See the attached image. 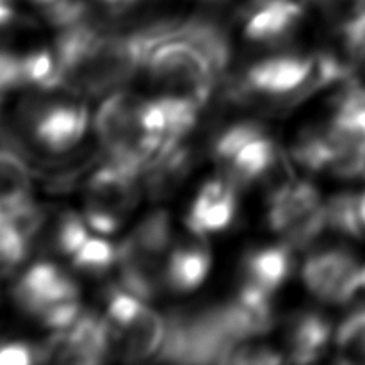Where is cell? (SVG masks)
<instances>
[{"instance_id": "cell-25", "label": "cell", "mask_w": 365, "mask_h": 365, "mask_svg": "<svg viewBox=\"0 0 365 365\" xmlns=\"http://www.w3.org/2000/svg\"><path fill=\"white\" fill-rule=\"evenodd\" d=\"M89 239L84 220L73 212L64 214L53 232V246L63 255L73 257Z\"/></svg>"}, {"instance_id": "cell-22", "label": "cell", "mask_w": 365, "mask_h": 365, "mask_svg": "<svg viewBox=\"0 0 365 365\" xmlns=\"http://www.w3.org/2000/svg\"><path fill=\"white\" fill-rule=\"evenodd\" d=\"M292 155L310 171L331 170L335 150L327 130H307L296 139Z\"/></svg>"}, {"instance_id": "cell-13", "label": "cell", "mask_w": 365, "mask_h": 365, "mask_svg": "<svg viewBox=\"0 0 365 365\" xmlns=\"http://www.w3.org/2000/svg\"><path fill=\"white\" fill-rule=\"evenodd\" d=\"M237 209L235 185L225 178H212L196 195L187 214L189 230L198 237L225 230L234 221Z\"/></svg>"}, {"instance_id": "cell-24", "label": "cell", "mask_w": 365, "mask_h": 365, "mask_svg": "<svg viewBox=\"0 0 365 365\" xmlns=\"http://www.w3.org/2000/svg\"><path fill=\"white\" fill-rule=\"evenodd\" d=\"M73 266L77 269L88 271V273H100L109 269L118 262V248L103 239H91L82 245V248L71 257Z\"/></svg>"}, {"instance_id": "cell-4", "label": "cell", "mask_w": 365, "mask_h": 365, "mask_svg": "<svg viewBox=\"0 0 365 365\" xmlns=\"http://www.w3.org/2000/svg\"><path fill=\"white\" fill-rule=\"evenodd\" d=\"M171 242V220L166 210L148 214L118 248L123 289L141 299L155 298L166 282L164 255Z\"/></svg>"}, {"instance_id": "cell-17", "label": "cell", "mask_w": 365, "mask_h": 365, "mask_svg": "<svg viewBox=\"0 0 365 365\" xmlns=\"http://www.w3.org/2000/svg\"><path fill=\"white\" fill-rule=\"evenodd\" d=\"M331 339V327L319 314H299L289 324L287 346L291 359L309 364L319 359Z\"/></svg>"}, {"instance_id": "cell-9", "label": "cell", "mask_w": 365, "mask_h": 365, "mask_svg": "<svg viewBox=\"0 0 365 365\" xmlns=\"http://www.w3.org/2000/svg\"><path fill=\"white\" fill-rule=\"evenodd\" d=\"M20 121L36 146L50 153H64L81 143L88 130V110L70 100H27Z\"/></svg>"}, {"instance_id": "cell-23", "label": "cell", "mask_w": 365, "mask_h": 365, "mask_svg": "<svg viewBox=\"0 0 365 365\" xmlns=\"http://www.w3.org/2000/svg\"><path fill=\"white\" fill-rule=\"evenodd\" d=\"M324 205H327L328 228H334L351 237H360L364 234L365 225L360 216L359 196L339 195Z\"/></svg>"}, {"instance_id": "cell-7", "label": "cell", "mask_w": 365, "mask_h": 365, "mask_svg": "<svg viewBox=\"0 0 365 365\" xmlns=\"http://www.w3.org/2000/svg\"><path fill=\"white\" fill-rule=\"evenodd\" d=\"M143 302L127 289H113L107 296V319L113 328L114 349L128 362L159 355L166 337V319Z\"/></svg>"}, {"instance_id": "cell-31", "label": "cell", "mask_w": 365, "mask_h": 365, "mask_svg": "<svg viewBox=\"0 0 365 365\" xmlns=\"http://www.w3.org/2000/svg\"><path fill=\"white\" fill-rule=\"evenodd\" d=\"M364 57H365V56H364Z\"/></svg>"}, {"instance_id": "cell-5", "label": "cell", "mask_w": 365, "mask_h": 365, "mask_svg": "<svg viewBox=\"0 0 365 365\" xmlns=\"http://www.w3.org/2000/svg\"><path fill=\"white\" fill-rule=\"evenodd\" d=\"M346 68L330 57L282 56L253 64L242 81V91L262 98H289L303 95L305 88L342 78Z\"/></svg>"}, {"instance_id": "cell-28", "label": "cell", "mask_w": 365, "mask_h": 365, "mask_svg": "<svg viewBox=\"0 0 365 365\" xmlns=\"http://www.w3.org/2000/svg\"><path fill=\"white\" fill-rule=\"evenodd\" d=\"M102 4H107V6L113 7H128L135 2H141V0H100Z\"/></svg>"}, {"instance_id": "cell-14", "label": "cell", "mask_w": 365, "mask_h": 365, "mask_svg": "<svg viewBox=\"0 0 365 365\" xmlns=\"http://www.w3.org/2000/svg\"><path fill=\"white\" fill-rule=\"evenodd\" d=\"M303 16L296 0H259L248 14L245 34L250 41L277 43L289 38Z\"/></svg>"}, {"instance_id": "cell-18", "label": "cell", "mask_w": 365, "mask_h": 365, "mask_svg": "<svg viewBox=\"0 0 365 365\" xmlns=\"http://www.w3.org/2000/svg\"><path fill=\"white\" fill-rule=\"evenodd\" d=\"M210 271V253L203 246L187 245L175 248L166 262V284L177 292L200 287Z\"/></svg>"}, {"instance_id": "cell-6", "label": "cell", "mask_w": 365, "mask_h": 365, "mask_svg": "<svg viewBox=\"0 0 365 365\" xmlns=\"http://www.w3.org/2000/svg\"><path fill=\"white\" fill-rule=\"evenodd\" d=\"M267 223L289 248H307L328 228L327 205L309 182L285 178L274 185Z\"/></svg>"}, {"instance_id": "cell-29", "label": "cell", "mask_w": 365, "mask_h": 365, "mask_svg": "<svg viewBox=\"0 0 365 365\" xmlns=\"http://www.w3.org/2000/svg\"><path fill=\"white\" fill-rule=\"evenodd\" d=\"M359 205H360V216H362V221L365 225V191L359 196Z\"/></svg>"}, {"instance_id": "cell-3", "label": "cell", "mask_w": 365, "mask_h": 365, "mask_svg": "<svg viewBox=\"0 0 365 365\" xmlns=\"http://www.w3.org/2000/svg\"><path fill=\"white\" fill-rule=\"evenodd\" d=\"M146 100L127 91L107 96L95 116V132L110 160L145 171L160 153V143L150 134L143 118Z\"/></svg>"}, {"instance_id": "cell-16", "label": "cell", "mask_w": 365, "mask_h": 365, "mask_svg": "<svg viewBox=\"0 0 365 365\" xmlns=\"http://www.w3.org/2000/svg\"><path fill=\"white\" fill-rule=\"evenodd\" d=\"M32 177L16 152L0 146V221L32 203Z\"/></svg>"}, {"instance_id": "cell-27", "label": "cell", "mask_w": 365, "mask_h": 365, "mask_svg": "<svg viewBox=\"0 0 365 365\" xmlns=\"http://www.w3.org/2000/svg\"><path fill=\"white\" fill-rule=\"evenodd\" d=\"M45 356V349H36L24 342H7L0 346V365H27Z\"/></svg>"}, {"instance_id": "cell-26", "label": "cell", "mask_w": 365, "mask_h": 365, "mask_svg": "<svg viewBox=\"0 0 365 365\" xmlns=\"http://www.w3.org/2000/svg\"><path fill=\"white\" fill-rule=\"evenodd\" d=\"M282 356L274 349L262 344L242 342L230 356L228 364H280Z\"/></svg>"}, {"instance_id": "cell-10", "label": "cell", "mask_w": 365, "mask_h": 365, "mask_svg": "<svg viewBox=\"0 0 365 365\" xmlns=\"http://www.w3.org/2000/svg\"><path fill=\"white\" fill-rule=\"evenodd\" d=\"M53 353L59 362L98 364L114 351L113 328L107 317L98 314H82L70 328L59 331L45 349Z\"/></svg>"}, {"instance_id": "cell-2", "label": "cell", "mask_w": 365, "mask_h": 365, "mask_svg": "<svg viewBox=\"0 0 365 365\" xmlns=\"http://www.w3.org/2000/svg\"><path fill=\"white\" fill-rule=\"evenodd\" d=\"M228 59L230 45L220 25L191 20L180 24L177 36L153 50L146 70L164 95L184 96L203 107Z\"/></svg>"}, {"instance_id": "cell-12", "label": "cell", "mask_w": 365, "mask_h": 365, "mask_svg": "<svg viewBox=\"0 0 365 365\" xmlns=\"http://www.w3.org/2000/svg\"><path fill=\"white\" fill-rule=\"evenodd\" d=\"M356 267L359 264L355 257L346 250H324L307 259L303 282L309 291L323 302L344 303Z\"/></svg>"}, {"instance_id": "cell-20", "label": "cell", "mask_w": 365, "mask_h": 365, "mask_svg": "<svg viewBox=\"0 0 365 365\" xmlns=\"http://www.w3.org/2000/svg\"><path fill=\"white\" fill-rule=\"evenodd\" d=\"M291 271L289 246H269L253 252L246 260V282L273 294Z\"/></svg>"}, {"instance_id": "cell-21", "label": "cell", "mask_w": 365, "mask_h": 365, "mask_svg": "<svg viewBox=\"0 0 365 365\" xmlns=\"http://www.w3.org/2000/svg\"><path fill=\"white\" fill-rule=\"evenodd\" d=\"M191 170V152L182 145L155 157L146 168V189L152 198L171 195Z\"/></svg>"}, {"instance_id": "cell-19", "label": "cell", "mask_w": 365, "mask_h": 365, "mask_svg": "<svg viewBox=\"0 0 365 365\" xmlns=\"http://www.w3.org/2000/svg\"><path fill=\"white\" fill-rule=\"evenodd\" d=\"M349 52L365 56V0H314Z\"/></svg>"}, {"instance_id": "cell-11", "label": "cell", "mask_w": 365, "mask_h": 365, "mask_svg": "<svg viewBox=\"0 0 365 365\" xmlns=\"http://www.w3.org/2000/svg\"><path fill=\"white\" fill-rule=\"evenodd\" d=\"M14 302L32 317H41L53 305L78 298L77 284L63 269L50 262L29 267L13 289Z\"/></svg>"}, {"instance_id": "cell-30", "label": "cell", "mask_w": 365, "mask_h": 365, "mask_svg": "<svg viewBox=\"0 0 365 365\" xmlns=\"http://www.w3.org/2000/svg\"><path fill=\"white\" fill-rule=\"evenodd\" d=\"M32 4H38V6H43V7H48L52 6V4H56L57 0H31Z\"/></svg>"}, {"instance_id": "cell-15", "label": "cell", "mask_w": 365, "mask_h": 365, "mask_svg": "<svg viewBox=\"0 0 365 365\" xmlns=\"http://www.w3.org/2000/svg\"><path fill=\"white\" fill-rule=\"evenodd\" d=\"M277 146L262 130L242 143L221 166L225 177L235 185H250L266 178L277 166Z\"/></svg>"}, {"instance_id": "cell-8", "label": "cell", "mask_w": 365, "mask_h": 365, "mask_svg": "<svg viewBox=\"0 0 365 365\" xmlns=\"http://www.w3.org/2000/svg\"><path fill=\"white\" fill-rule=\"evenodd\" d=\"M139 175L116 160L96 170L86 184V223L100 234L116 232L138 203Z\"/></svg>"}, {"instance_id": "cell-1", "label": "cell", "mask_w": 365, "mask_h": 365, "mask_svg": "<svg viewBox=\"0 0 365 365\" xmlns=\"http://www.w3.org/2000/svg\"><path fill=\"white\" fill-rule=\"evenodd\" d=\"M180 24H159L132 32H106L91 20L63 27L56 59L61 88L103 95L130 81L160 43L178 34Z\"/></svg>"}]
</instances>
